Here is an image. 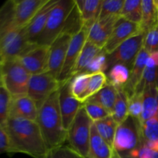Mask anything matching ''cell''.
<instances>
[{
	"label": "cell",
	"instance_id": "cell-1",
	"mask_svg": "<svg viewBox=\"0 0 158 158\" xmlns=\"http://www.w3.org/2000/svg\"><path fill=\"white\" fill-rule=\"evenodd\" d=\"M10 143L9 154L22 153L34 158H45L48 152L36 121L9 117L5 126Z\"/></svg>",
	"mask_w": 158,
	"mask_h": 158
},
{
	"label": "cell",
	"instance_id": "cell-2",
	"mask_svg": "<svg viewBox=\"0 0 158 158\" xmlns=\"http://www.w3.org/2000/svg\"><path fill=\"white\" fill-rule=\"evenodd\" d=\"M36 123L48 150L64 145L67 131L63 126L59 106V90L52 94L39 109Z\"/></svg>",
	"mask_w": 158,
	"mask_h": 158
},
{
	"label": "cell",
	"instance_id": "cell-3",
	"mask_svg": "<svg viewBox=\"0 0 158 158\" xmlns=\"http://www.w3.org/2000/svg\"><path fill=\"white\" fill-rule=\"evenodd\" d=\"M75 5V0H58L49 13L47 22L37 40L38 46H49L62 33L66 18Z\"/></svg>",
	"mask_w": 158,
	"mask_h": 158
},
{
	"label": "cell",
	"instance_id": "cell-4",
	"mask_svg": "<svg viewBox=\"0 0 158 158\" xmlns=\"http://www.w3.org/2000/svg\"><path fill=\"white\" fill-rule=\"evenodd\" d=\"M141 146H143V142L140 121L131 116H128L126 120L117 125L113 149L120 155H124Z\"/></svg>",
	"mask_w": 158,
	"mask_h": 158
},
{
	"label": "cell",
	"instance_id": "cell-5",
	"mask_svg": "<svg viewBox=\"0 0 158 158\" xmlns=\"http://www.w3.org/2000/svg\"><path fill=\"white\" fill-rule=\"evenodd\" d=\"M93 123L94 122L88 117L83 105L67 130L66 141L69 146L85 158H87L89 153Z\"/></svg>",
	"mask_w": 158,
	"mask_h": 158
},
{
	"label": "cell",
	"instance_id": "cell-6",
	"mask_svg": "<svg viewBox=\"0 0 158 158\" xmlns=\"http://www.w3.org/2000/svg\"><path fill=\"white\" fill-rule=\"evenodd\" d=\"M2 84L12 97L26 95L31 74L17 59L2 63Z\"/></svg>",
	"mask_w": 158,
	"mask_h": 158
},
{
	"label": "cell",
	"instance_id": "cell-7",
	"mask_svg": "<svg viewBox=\"0 0 158 158\" xmlns=\"http://www.w3.org/2000/svg\"><path fill=\"white\" fill-rule=\"evenodd\" d=\"M34 46L28 41L26 27L11 29L0 36V61L18 59Z\"/></svg>",
	"mask_w": 158,
	"mask_h": 158
},
{
	"label": "cell",
	"instance_id": "cell-8",
	"mask_svg": "<svg viewBox=\"0 0 158 158\" xmlns=\"http://www.w3.org/2000/svg\"><path fill=\"white\" fill-rule=\"evenodd\" d=\"M145 34L146 32H141L134 35L108 54L107 70L115 64H123L131 69L137 56L143 49Z\"/></svg>",
	"mask_w": 158,
	"mask_h": 158
},
{
	"label": "cell",
	"instance_id": "cell-9",
	"mask_svg": "<svg viewBox=\"0 0 158 158\" xmlns=\"http://www.w3.org/2000/svg\"><path fill=\"white\" fill-rule=\"evenodd\" d=\"M61 83L49 73L31 75L27 95L40 109L49 97L59 90Z\"/></svg>",
	"mask_w": 158,
	"mask_h": 158
},
{
	"label": "cell",
	"instance_id": "cell-10",
	"mask_svg": "<svg viewBox=\"0 0 158 158\" xmlns=\"http://www.w3.org/2000/svg\"><path fill=\"white\" fill-rule=\"evenodd\" d=\"M71 38L72 36L69 34L61 33L49 46L46 73H49L57 80L63 69Z\"/></svg>",
	"mask_w": 158,
	"mask_h": 158
},
{
	"label": "cell",
	"instance_id": "cell-11",
	"mask_svg": "<svg viewBox=\"0 0 158 158\" xmlns=\"http://www.w3.org/2000/svg\"><path fill=\"white\" fill-rule=\"evenodd\" d=\"M87 35L88 29L84 26L80 32L76 34L71 38L64 64H63V69L58 79L60 83H63L72 78L73 71L77 64L79 56L81 52L83 46L87 41Z\"/></svg>",
	"mask_w": 158,
	"mask_h": 158
},
{
	"label": "cell",
	"instance_id": "cell-12",
	"mask_svg": "<svg viewBox=\"0 0 158 158\" xmlns=\"http://www.w3.org/2000/svg\"><path fill=\"white\" fill-rule=\"evenodd\" d=\"M141 32L140 25L128 21L120 16L116 23L103 50L108 55L125 41Z\"/></svg>",
	"mask_w": 158,
	"mask_h": 158
},
{
	"label": "cell",
	"instance_id": "cell-13",
	"mask_svg": "<svg viewBox=\"0 0 158 158\" xmlns=\"http://www.w3.org/2000/svg\"><path fill=\"white\" fill-rule=\"evenodd\" d=\"M83 105L71 93L69 80L61 83L59 89V106L66 131Z\"/></svg>",
	"mask_w": 158,
	"mask_h": 158
},
{
	"label": "cell",
	"instance_id": "cell-14",
	"mask_svg": "<svg viewBox=\"0 0 158 158\" xmlns=\"http://www.w3.org/2000/svg\"><path fill=\"white\" fill-rule=\"evenodd\" d=\"M49 57V46L35 45L17 60L31 74L46 73Z\"/></svg>",
	"mask_w": 158,
	"mask_h": 158
},
{
	"label": "cell",
	"instance_id": "cell-15",
	"mask_svg": "<svg viewBox=\"0 0 158 158\" xmlns=\"http://www.w3.org/2000/svg\"><path fill=\"white\" fill-rule=\"evenodd\" d=\"M120 17L112 16L97 19L89 29H87V41L103 49Z\"/></svg>",
	"mask_w": 158,
	"mask_h": 158
},
{
	"label": "cell",
	"instance_id": "cell-16",
	"mask_svg": "<svg viewBox=\"0 0 158 158\" xmlns=\"http://www.w3.org/2000/svg\"><path fill=\"white\" fill-rule=\"evenodd\" d=\"M57 1L58 0H48L47 2L38 11L29 24L26 26V35L29 43L36 45L37 40L46 26L49 13L56 4Z\"/></svg>",
	"mask_w": 158,
	"mask_h": 158
},
{
	"label": "cell",
	"instance_id": "cell-17",
	"mask_svg": "<svg viewBox=\"0 0 158 158\" xmlns=\"http://www.w3.org/2000/svg\"><path fill=\"white\" fill-rule=\"evenodd\" d=\"M48 0H19L15 3V28L26 27Z\"/></svg>",
	"mask_w": 158,
	"mask_h": 158
},
{
	"label": "cell",
	"instance_id": "cell-18",
	"mask_svg": "<svg viewBox=\"0 0 158 158\" xmlns=\"http://www.w3.org/2000/svg\"><path fill=\"white\" fill-rule=\"evenodd\" d=\"M38 112V107L27 94L12 97L9 117H18L35 121Z\"/></svg>",
	"mask_w": 158,
	"mask_h": 158
},
{
	"label": "cell",
	"instance_id": "cell-19",
	"mask_svg": "<svg viewBox=\"0 0 158 158\" xmlns=\"http://www.w3.org/2000/svg\"><path fill=\"white\" fill-rule=\"evenodd\" d=\"M150 53L144 49H142L137 56L134 65L131 69V74L127 83L123 88V90L127 94L128 97H132L134 94L137 85L141 80L146 68L147 60L149 57Z\"/></svg>",
	"mask_w": 158,
	"mask_h": 158
},
{
	"label": "cell",
	"instance_id": "cell-20",
	"mask_svg": "<svg viewBox=\"0 0 158 158\" xmlns=\"http://www.w3.org/2000/svg\"><path fill=\"white\" fill-rule=\"evenodd\" d=\"M143 110L139 121L140 125L158 114V88L157 84L149 85L142 94Z\"/></svg>",
	"mask_w": 158,
	"mask_h": 158
},
{
	"label": "cell",
	"instance_id": "cell-21",
	"mask_svg": "<svg viewBox=\"0 0 158 158\" xmlns=\"http://www.w3.org/2000/svg\"><path fill=\"white\" fill-rule=\"evenodd\" d=\"M113 148L101 137L93 123L87 158H110Z\"/></svg>",
	"mask_w": 158,
	"mask_h": 158
},
{
	"label": "cell",
	"instance_id": "cell-22",
	"mask_svg": "<svg viewBox=\"0 0 158 158\" xmlns=\"http://www.w3.org/2000/svg\"><path fill=\"white\" fill-rule=\"evenodd\" d=\"M83 18L84 26L89 29L99 18L103 0H75Z\"/></svg>",
	"mask_w": 158,
	"mask_h": 158
},
{
	"label": "cell",
	"instance_id": "cell-23",
	"mask_svg": "<svg viewBox=\"0 0 158 158\" xmlns=\"http://www.w3.org/2000/svg\"><path fill=\"white\" fill-rule=\"evenodd\" d=\"M102 50L103 49L93 44L90 42L86 41L79 56L77 64L73 71L72 77L79 73H82L89 63L102 52Z\"/></svg>",
	"mask_w": 158,
	"mask_h": 158
},
{
	"label": "cell",
	"instance_id": "cell-24",
	"mask_svg": "<svg viewBox=\"0 0 158 158\" xmlns=\"http://www.w3.org/2000/svg\"><path fill=\"white\" fill-rule=\"evenodd\" d=\"M131 69V68L123 64L114 65L105 73L107 82L117 89H122L129 80Z\"/></svg>",
	"mask_w": 158,
	"mask_h": 158
},
{
	"label": "cell",
	"instance_id": "cell-25",
	"mask_svg": "<svg viewBox=\"0 0 158 158\" xmlns=\"http://www.w3.org/2000/svg\"><path fill=\"white\" fill-rule=\"evenodd\" d=\"M142 18L140 29L143 32L158 24V15L154 0H141Z\"/></svg>",
	"mask_w": 158,
	"mask_h": 158
},
{
	"label": "cell",
	"instance_id": "cell-26",
	"mask_svg": "<svg viewBox=\"0 0 158 158\" xmlns=\"http://www.w3.org/2000/svg\"><path fill=\"white\" fill-rule=\"evenodd\" d=\"M118 89L107 82L106 86L100 89L97 94L93 96L88 100L96 102L106 108L109 112H112L116 99L117 97Z\"/></svg>",
	"mask_w": 158,
	"mask_h": 158
},
{
	"label": "cell",
	"instance_id": "cell-27",
	"mask_svg": "<svg viewBox=\"0 0 158 158\" xmlns=\"http://www.w3.org/2000/svg\"><path fill=\"white\" fill-rule=\"evenodd\" d=\"M15 3L16 0H9L0 8V36L11 29H16L14 26Z\"/></svg>",
	"mask_w": 158,
	"mask_h": 158
},
{
	"label": "cell",
	"instance_id": "cell-28",
	"mask_svg": "<svg viewBox=\"0 0 158 158\" xmlns=\"http://www.w3.org/2000/svg\"><path fill=\"white\" fill-rule=\"evenodd\" d=\"M128 97L127 94L122 89H118L117 97L114 103V108L111 112V117L114 118L117 124L126 120L129 116L128 114Z\"/></svg>",
	"mask_w": 158,
	"mask_h": 158
},
{
	"label": "cell",
	"instance_id": "cell-29",
	"mask_svg": "<svg viewBox=\"0 0 158 158\" xmlns=\"http://www.w3.org/2000/svg\"><path fill=\"white\" fill-rule=\"evenodd\" d=\"M83 27H84V23H83V18L75 1V5L66 18L62 33L69 34L71 36H73L76 34L80 32Z\"/></svg>",
	"mask_w": 158,
	"mask_h": 158
},
{
	"label": "cell",
	"instance_id": "cell-30",
	"mask_svg": "<svg viewBox=\"0 0 158 158\" xmlns=\"http://www.w3.org/2000/svg\"><path fill=\"white\" fill-rule=\"evenodd\" d=\"M94 124L102 138L106 140L113 148L114 136H115L117 125H118L114 120V118L110 116L103 120L94 122Z\"/></svg>",
	"mask_w": 158,
	"mask_h": 158
},
{
	"label": "cell",
	"instance_id": "cell-31",
	"mask_svg": "<svg viewBox=\"0 0 158 158\" xmlns=\"http://www.w3.org/2000/svg\"><path fill=\"white\" fill-rule=\"evenodd\" d=\"M91 74L79 73L75 75L69 80L70 90L73 95L80 103L83 104V97L85 95Z\"/></svg>",
	"mask_w": 158,
	"mask_h": 158
},
{
	"label": "cell",
	"instance_id": "cell-32",
	"mask_svg": "<svg viewBox=\"0 0 158 158\" xmlns=\"http://www.w3.org/2000/svg\"><path fill=\"white\" fill-rule=\"evenodd\" d=\"M120 16L140 25L142 18L141 0H124Z\"/></svg>",
	"mask_w": 158,
	"mask_h": 158
},
{
	"label": "cell",
	"instance_id": "cell-33",
	"mask_svg": "<svg viewBox=\"0 0 158 158\" xmlns=\"http://www.w3.org/2000/svg\"><path fill=\"white\" fill-rule=\"evenodd\" d=\"M107 83V78L105 73H96L91 74L85 95L83 97V103L90 97L95 95L100 89H103Z\"/></svg>",
	"mask_w": 158,
	"mask_h": 158
},
{
	"label": "cell",
	"instance_id": "cell-34",
	"mask_svg": "<svg viewBox=\"0 0 158 158\" xmlns=\"http://www.w3.org/2000/svg\"><path fill=\"white\" fill-rule=\"evenodd\" d=\"M12 97L4 85H0V125L5 127L9 118Z\"/></svg>",
	"mask_w": 158,
	"mask_h": 158
},
{
	"label": "cell",
	"instance_id": "cell-35",
	"mask_svg": "<svg viewBox=\"0 0 158 158\" xmlns=\"http://www.w3.org/2000/svg\"><path fill=\"white\" fill-rule=\"evenodd\" d=\"M124 0H103L98 19L112 16H120Z\"/></svg>",
	"mask_w": 158,
	"mask_h": 158
},
{
	"label": "cell",
	"instance_id": "cell-36",
	"mask_svg": "<svg viewBox=\"0 0 158 158\" xmlns=\"http://www.w3.org/2000/svg\"><path fill=\"white\" fill-rule=\"evenodd\" d=\"M141 137L143 144L158 140V114L142 123Z\"/></svg>",
	"mask_w": 158,
	"mask_h": 158
},
{
	"label": "cell",
	"instance_id": "cell-37",
	"mask_svg": "<svg viewBox=\"0 0 158 158\" xmlns=\"http://www.w3.org/2000/svg\"><path fill=\"white\" fill-rule=\"evenodd\" d=\"M83 107L85 108L88 117L94 123L111 116L110 112H109L106 108L99 104L98 103L91 100H87L85 102L83 103Z\"/></svg>",
	"mask_w": 158,
	"mask_h": 158
},
{
	"label": "cell",
	"instance_id": "cell-38",
	"mask_svg": "<svg viewBox=\"0 0 158 158\" xmlns=\"http://www.w3.org/2000/svg\"><path fill=\"white\" fill-rule=\"evenodd\" d=\"M107 70V54L103 50L91 62L82 73L93 74L96 73H106Z\"/></svg>",
	"mask_w": 158,
	"mask_h": 158
},
{
	"label": "cell",
	"instance_id": "cell-39",
	"mask_svg": "<svg viewBox=\"0 0 158 158\" xmlns=\"http://www.w3.org/2000/svg\"><path fill=\"white\" fill-rule=\"evenodd\" d=\"M45 158H85L68 145H62L48 150Z\"/></svg>",
	"mask_w": 158,
	"mask_h": 158
},
{
	"label": "cell",
	"instance_id": "cell-40",
	"mask_svg": "<svg viewBox=\"0 0 158 158\" xmlns=\"http://www.w3.org/2000/svg\"><path fill=\"white\" fill-rule=\"evenodd\" d=\"M143 48L149 53L158 51V24L146 32Z\"/></svg>",
	"mask_w": 158,
	"mask_h": 158
},
{
	"label": "cell",
	"instance_id": "cell-41",
	"mask_svg": "<svg viewBox=\"0 0 158 158\" xmlns=\"http://www.w3.org/2000/svg\"><path fill=\"white\" fill-rule=\"evenodd\" d=\"M143 110L142 94H134L128 100V114L129 116L139 120Z\"/></svg>",
	"mask_w": 158,
	"mask_h": 158
},
{
	"label": "cell",
	"instance_id": "cell-42",
	"mask_svg": "<svg viewBox=\"0 0 158 158\" xmlns=\"http://www.w3.org/2000/svg\"><path fill=\"white\" fill-rule=\"evenodd\" d=\"M121 157L123 158H158V152L151 151L143 145L128 154L121 155Z\"/></svg>",
	"mask_w": 158,
	"mask_h": 158
},
{
	"label": "cell",
	"instance_id": "cell-43",
	"mask_svg": "<svg viewBox=\"0 0 158 158\" xmlns=\"http://www.w3.org/2000/svg\"><path fill=\"white\" fill-rule=\"evenodd\" d=\"M10 151V143L9 135L5 127L0 125V154Z\"/></svg>",
	"mask_w": 158,
	"mask_h": 158
},
{
	"label": "cell",
	"instance_id": "cell-44",
	"mask_svg": "<svg viewBox=\"0 0 158 158\" xmlns=\"http://www.w3.org/2000/svg\"><path fill=\"white\" fill-rule=\"evenodd\" d=\"M146 66L148 67H158V51L150 53L147 60Z\"/></svg>",
	"mask_w": 158,
	"mask_h": 158
},
{
	"label": "cell",
	"instance_id": "cell-45",
	"mask_svg": "<svg viewBox=\"0 0 158 158\" xmlns=\"http://www.w3.org/2000/svg\"><path fill=\"white\" fill-rule=\"evenodd\" d=\"M110 158H123V157H121V155H120V154H119L117 151H115L114 149H113L112 154H111Z\"/></svg>",
	"mask_w": 158,
	"mask_h": 158
},
{
	"label": "cell",
	"instance_id": "cell-46",
	"mask_svg": "<svg viewBox=\"0 0 158 158\" xmlns=\"http://www.w3.org/2000/svg\"><path fill=\"white\" fill-rule=\"evenodd\" d=\"M2 84V62L0 61V85Z\"/></svg>",
	"mask_w": 158,
	"mask_h": 158
},
{
	"label": "cell",
	"instance_id": "cell-47",
	"mask_svg": "<svg viewBox=\"0 0 158 158\" xmlns=\"http://www.w3.org/2000/svg\"><path fill=\"white\" fill-rule=\"evenodd\" d=\"M154 5H155L156 9H157V15H158V0H154Z\"/></svg>",
	"mask_w": 158,
	"mask_h": 158
},
{
	"label": "cell",
	"instance_id": "cell-48",
	"mask_svg": "<svg viewBox=\"0 0 158 158\" xmlns=\"http://www.w3.org/2000/svg\"><path fill=\"white\" fill-rule=\"evenodd\" d=\"M157 88H158V78H157Z\"/></svg>",
	"mask_w": 158,
	"mask_h": 158
}]
</instances>
